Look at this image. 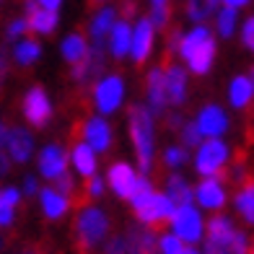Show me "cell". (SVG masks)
<instances>
[{
	"label": "cell",
	"mask_w": 254,
	"mask_h": 254,
	"mask_svg": "<svg viewBox=\"0 0 254 254\" xmlns=\"http://www.w3.org/2000/svg\"><path fill=\"white\" fill-rule=\"evenodd\" d=\"M86 55H88V42L83 34H70V37L63 39V57L70 65H78Z\"/></svg>",
	"instance_id": "25"
},
{
	"label": "cell",
	"mask_w": 254,
	"mask_h": 254,
	"mask_svg": "<svg viewBox=\"0 0 254 254\" xmlns=\"http://www.w3.org/2000/svg\"><path fill=\"white\" fill-rule=\"evenodd\" d=\"M171 226H174V236L179 241H194L202 239V218H200V210L194 205H182L174 210L171 215Z\"/></svg>",
	"instance_id": "6"
},
{
	"label": "cell",
	"mask_w": 254,
	"mask_h": 254,
	"mask_svg": "<svg viewBox=\"0 0 254 254\" xmlns=\"http://www.w3.org/2000/svg\"><path fill=\"white\" fill-rule=\"evenodd\" d=\"M31 148H34V137H31V132H26V127H13V130H8L5 151H8L10 161L26 164L31 158Z\"/></svg>",
	"instance_id": "14"
},
{
	"label": "cell",
	"mask_w": 254,
	"mask_h": 254,
	"mask_svg": "<svg viewBox=\"0 0 254 254\" xmlns=\"http://www.w3.org/2000/svg\"><path fill=\"white\" fill-rule=\"evenodd\" d=\"M127 122H130V137L135 143L137 164H140L143 174H148L151 164H153V117L145 107L135 104V107H130Z\"/></svg>",
	"instance_id": "2"
},
{
	"label": "cell",
	"mask_w": 254,
	"mask_h": 254,
	"mask_svg": "<svg viewBox=\"0 0 254 254\" xmlns=\"http://www.w3.org/2000/svg\"><path fill=\"white\" fill-rule=\"evenodd\" d=\"M241 39H244V44H247V47L254 52V16L247 21V24H244V29H241Z\"/></svg>",
	"instance_id": "41"
},
{
	"label": "cell",
	"mask_w": 254,
	"mask_h": 254,
	"mask_svg": "<svg viewBox=\"0 0 254 254\" xmlns=\"http://www.w3.org/2000/svg\"><path fill=\"white\" fill-rule=\"evenodd\" d=\"M187 158H190L187 148L171 145V148H166V153H164V164L171 166V169H177V166H182V164H187Z\"/></svg>",
	"instance_id": "34"
},
{
	"label": "cell",
	"mask_w": 254,
	"mask_h": 254,
	"mask_svg": "<svg viewBox=\"0 0 254 254\" xmlns=\"http://www.w3.org/2000/svg\"><path fill=\"white\" fill-rule=\"evenodd\" d=\"M24 190H26V194H34V192H37V179H34V177H26Z\"/></svg>",
	"instance_id": "49"
},
{
	"label": "cell",
	"mask_w": 254,
	"mask_h": 254,
	"mask_svg": "<svg viewBox=\"0 0 254 254\" xmlns=\"http://www.w3.org/2000/svg\"><path fill=\"white\" fill-rule=\"evenodd\" d=\"M166 125L171 127V130H179V125H182V117H179L177 112H174V114H169V117H166Z\"/></svg>",
	"instance_id": "48"
},
{
	"label": "cell",
	"mask_w": 254,
	"mask_h": 254,
	"mask_svg": "<svg viewBox=\"0 0 254 254\" xmlns=\"http://www.w3.org/2000/svg\"><path fill=\"white\" fill-rule=\"evenodd\" d=\"M228 158V145L221 137H213V140H202L197 148V158H194V166L202 177H215L221 166Z\"/></svg>",
	"instance_id": "5"
},
{
	"label": "cell",
	"mask_w": 254,
	"mask_h": 254,
	"mask_svg": "<svg viewBox=\"0 0 254 254\" xmlns=\"http://www.w3.org/2000/svg\"><path fill=\"white\" fill-rule=\"evenodd\" d=\"M42 210L47 218L57 221V218H63L67 213V197H63L55 190H42Z\"/></svg>",
	"instance_id": "28"
},
{
	"label": "cell",
	"mask_w": 254,
	"mask_h": 254,
	"mask_svg": "<svg viewBox=\"0 0 254 254\" xmlns=\"http://www.w3.org/2000/svg\"><path fill=\"white\" fill-rule=\"evenodd\" d=\"M130 39H132V26L127 21H114V26L109 31V44H112V55L114 57H125L130 52Z\"/></svg>",
	"instance_id": "23"
},
{
	"label": "cell",
	"mask_w": 254,
	"mask_h": 254,
	"mask_svg": "<svg viewBox=\"0 0 254 254\" xmlns=\"http://www.w3.org/2000/svg\"><path fill=\"white\" fill-rule=\"evenodd\" d=\"M182 140H184L182 148H200L202 135H200V130H197V125H194V122L184 125V127H182Z\"/></svg>",
	"instance_id": "35"
},
{
	"label": "cell",
	"mask_w": 254,
	"mask_h": 254,
	"mask_svg": "<svg viewBox=\"0 0 254 254\" xmlns=\"http://www.w3.org/2000/svg\"><path fill=\"white\" fill-rule=\"evenodd\" d=\"M39 55H42V44L37 39H21L16 44V50H13V57H16V63L18 65H34L39 60Z\"/></svg>",
	"instance_id": "29"
},
{
	"label": "cell",
	"mask_w": 254,
	"mask_h": 254,
	"mask_svg": "<svg viewBox=\"0 0 254 254\" xmlns=\"http://www.w3.org/2000/svg\"><path fill=\"white\" fill-rule=\"evenodd\" d=\"M104 70V55L101 52H91L80 60L78 65H73V80L75 83H94Z\"/></svg>",
	"instance_id": "22"
},
{
	"label": "cell",
	"mask_w": 254,
	"mask_h": 254,
	"mask_svg": "<svg viewBox=\"0 0 254 254\" xmlns=\"http://www.w3.org/2000/svg\"><path fill=\"white\" fill-rule=\"evenodd\" d=\"M247 234L234 228L226 215H213L207 223V252L210 254H247Z\"/></svg>",
	"instance_id": "3"
},
{
	"label": "cell",
	"mask_w": 254,
	"mask_h": 254,
	"mask_svg": "<svg viewBox=\"0 0 254 254\" xmlns=\"http://www.w3.org/2000/svg\"><path fill=\"white\" fill-rule=\"evenodd\" d=\"M26 29L37 34H52L57 29V13L39 8L34 0H26Z\"/></svg>",
	"instance_id": "18"
},
{
	"label": "cell",
	"mask_w": 254,
	"mask_h": 254,
	"mask_svg": "<svg viewBox=\"0 0 254 254\" xmlns=\"http://www.w3.org/2000/svg\"><path fill=\"white\" fill-rule=\"evenodd\" d=\"M215 5H218V0H190L187 13H190V18L194 21V24H202V21H207L213 16Z\"/></svg>",
	"instance_id": "32"
},
{
	"label": "cell",
	"mask_w": 254,
	"mask_h": 254,
	"mask_svg": "<svg viewBox=\"0 0 254 254\" xmlns=\"http://www.w3.org/2000/svg\"><path fill=\"white\" fill-rule=\"evenodd\" d=\"M182 254H200V252H194V249H192V247H190V249H184V252H182Z\"/></svg>",
	"instance_id": "55"
},
{
	"label": "cell",
	"mask_w": 254,
	"mask_h": 254,
	"mask_svg": "<svg viewBox=\"0 0 254 254\" xmlns=\"http://www.w3.org/2000/svg\"><path fill=\"white\" fill-rule=\"evenodd\" d=\"M135 182H137L135 169H132L130 164H125V161H117V164H114V166L109 169V184H112V190L117 192L120 197L130 200Z\"/></svg>",
	"instance_id": "19"
},
{
	"label": "cell",
	"mask_w": 254,
	"mask_h": 254,
	"mask_svg": "<svg viewBox=\"0 0 254 254\" xmlns=\"http://www.w3.org/2000/svg\"><path fill=\"white\" fill-rule=\"evenodd\" d=\"M39 171L47 179H57L67 171V153L60 145H47L39 153Z\"/></svg>",
	"instance_id": "16"
},
{
	"label": "cell",
	"mask_w": 254,
	"mask_h": 254,
	"mask_svg": "<svg viewBox=\"0 0 254 254\" xmlns=\"http://www.w3.org/2000/svg\"><path fill=\"white\" fill-rule=\"evenodd\" d=\"M164 94H166V104L171 101L174 107L187 99V73L179 65H169L164 70Z\"/></svg>",
	"instance_id": "15"
},
{
	"label": "cell",
	"mask_w": 254,
	"mask_h": 254,
	"mask_svg": "<svg viewBox=\"0 0 254 254\" xmlns=\"http://www.w3.org/2000/svg\"><path fill=\"white\" fill-rule=\"evenodd\" d=\"M34 3H37L39 8H44V10H55L57 13V8L63 5V0H34Z\"/></svg>",
	"instance_id": "45"
},
{
	"label": "cell",
	"mask_w": 254,
	"mask_h": 254,
	"mask_svg": "<svg viewBox=\"0 0 254 254\" xmlns=\"http://www.w3.org/2000/svg\"><path fill=\"white\" fill-rule=\"evenodd\" d=\"M101 192H104V182L94 174V177H91V182H88V194H91V197H99Z\"/></svg>",
	"instance_id": "43"
},
{
	"label": "cell",
	"mask_w": 254,
	"mask_h": 254,
	"mask_svg": "<svg viewBox=\"0 0 254 254\" xmlns=\"http://www.w3.org/2000/svg\"><path fill=\"white\" fill-rule=\"evenodd\" d=\"M107 252H109V254H125V236H114V239H109Z\"/></svg>",
	"instance_id": "42"
},
{
	"label": "cell",
	"mask_w": 254,
	"mask_h": 254,
	"mask_svg": "<svg viewBox=\"0 0 254 254\" xmlns=\"http://www.w3.org/2000/svg\"><path fill=\"white\" fill-rule=\"evenodd\" d=\"M107 231H109V218L104 215V210H99V207H86V210L78 215L75 234H78V241L83 249L96 247L99 241L107 236Z\"/></svg>",
	"instance_id": "4"
},
{
	"label": "cell",
	"mask_w": 254,
	"mask_h": 254,
	"mask_svg": "<svg viewBox=\"0 0 254 254\" xmlns=\"http://www.w3.org/2000/svg\"><path fill=\"white\" fill-rule=\"evenodd\" d=\"M169 0H151V8H166Z\"/></svg>",
	"instance_id": "53"
},
{
	"label": "cell",
	"mask_w": 254,
	"mask_h": 254,
	"mask_svg": "<svg viewBox=\"0 0 254 254\" xmlns=\"http://www.w3.org/2000/svg\"><path fill=\"white\" fill-rule=\"evenodd\" d=\"M151 50H153V26H151L148 18H140L132 29L130 55H132V60L140 65V63H145V57L151 55Z\"/></svg>",
	"instance_id": "12"
},
{
	"label": "cell",
	"mask_w": 254,
	"mask_h": 254,
	"mask_svg": "<svg viewBox=\"0 0 254 254\" xmlns=\"http://www.w3.org/2000/svg\"><path fill=\"white\" fill-rule=\"evenodd\" d=\"M182 252H184V247H182V241L174 234L161 239V254H182Z\"/></svg>",
	"instance_id": "37"
},
{
	"label": "cell",
	"mask_w": 254,
	"mask_h": 254,
	"mask_svg": "<svg viewBox=\"0 0 254 254\" xmlns=\"http://www.w3.org/2000/svg\"><path fill=\"white\" fill-rule=\"evenodd\" d=\"M24 31H29L26 29V18H16V21H10V26H8L5 34H8V39H18Z\"/></svg>",
	"instance_id": "40"
},
{
	"label": "cell",
	"mask_w": 254,
	"mask_h": 254,
	"mask_svg": "<svg viewBox=\"0 0 254 254\" xmlns=\"http://www.w3.org/2000/svg\"><path fill=\"white\" fill-rule=\"evenodd\" d=\"M153 194H156L153 184L148 182L145 177H137L135 187H132V194H130V202H132V207L137 210V207H143V205H148V202H151V197H153Z\"/></svg>",
	"instance_id": "31"
},
{
	"label": "cell",
	"mask_w": 254,
	"mask_h": 254,
	"mask_svg": "<svg viewBox=\"0 0 254 254\" xmlns=\"http://www.w3.org/2000/svg\"><path fill=\"white\" fill-rule=\"evenodd\" d=\"M94 3H101V0H94Z\"/></svg>",
	"instance_id": "56"
},
{
	"label": "cell",
	"mask_w": 254,
	"mask_h": 254,
	"mask_svg": "<svg viewBox=\"0 0 254 254\" xmlns=\"http://www.w3.org/2000/svg\"><path fill=\"white\" fill-rule=\"evenodd\" d=\"M21 200V192L13 190V187H5V190H0V205H8V207H16Z\"/></svg>",
	"instance_id": "38"
},
{
	"label": "cell",
	"mask_w": 254,
	"mask_h": 254,
	"mask_svg": "<svg viewBox=\"0 0 254 254\" xmlns=\"http://www.w3.org/2000/svg\"><path fill=\"white\" fill-rule=\"evenodd\" d=\"M252 96H254V88H252V83H249L247 75H236L234 80H231L228 99H231V104H234L236 109H244L247 104L252 101Z\"/></svg>",
	"instance_id": "27"
},
{
	"label": "cell",
	"mask_w": 254,
	"mask_h": 254,
	"mask_svg": "<svg viewBox=\"0 0 254 254\" xmlns=\"http://www.w3.org/2000/svg\"><path fill=\"white\" fill-rule=\"evenodd\" d=\"M83 137H86L83 143L94 153H104V151H109V145H112V127L101 117H91L83 125Z\"/></svg>",
	"instance_id": "13"
},
{
	"label": "cell",
	"mask_w": 254,
	"mask_h": 254,
	"mask_svg": "<svg viewBox=\"0 0 254 254\" xmlns=\"http://www.w3.org/2000/svg\"><path fill=\"white\" fill-rule=\"evenodd\" d=\"M236 210L244 215V221L254 226V182H247L236 194Z\"/></svg>",
	"instance_id": "30"
},
{
	"label": "cell",
	"mask_w": 254,
	"mask_h": 254,
	"mask_svg": "<svg viewBox=\"0 0 254 254\" xmlns=\"http://www.w3.org/2000/svg\"><path fill=\"white\" fill-rule=\"evenodd\" d=\"M114 21H117V10L114 8H101L99 13L94 16V21H91V44H88V50L91 52H101L107 50V44H109V31L114 26Z\"/></svg>",
	"instance_id": "10"
},
{
	"label": "cell",
	"mask_w": 254,
	"mask_h": 254,
	"mask_svg": "<svg viewBox=\"0 0 254 254\" xmlns=\"http://www.w3.org/2000/svg\"><path fill=\"white\" fill-rule=\"evenodd\" d=\"M153 29H164L169 21H171V13H169V5L166 8H151V16H148Z\"/></svg>",
	"instance_id": "36"
},
{
	"label": "cell",
	"mask_w": 254,
	"mask_h": 254,
	"mask_svg": "<svg viewBox=\"0 0 254 254\" xmlns=\"http://www.w3.org/2000/svg\"><path fill=\"white\" fill-rule=\"evenodd\" d=\"M215 21H218V34L221 37H231L236 31V10L234 8H221Z\"/></svg>",
	"instance_id": "33"
},
{
	"label": "cell",
	"mask_w": 254,
	"mask_h": 254,
	"mask_svg": "<svg viewBox=\"0 0 254 254\" xmlns=\"http://www.w3.org/2000/svg\"><path fill=\"white\" fill-rule=\"evenodd\" d=\"M166 197L171 200V205H174V207L192 205V187L184 182V177L171 174L169 182H166Z\"/></svg>",
	"instance_id": "24"
},
{
	"label": "cell",
	"mask_w": 254,
	"mask_h": 254,
	"mask_svg": "<svg viewBox=\"0 0 254 254\" xmlns=\"http://www.w3.org/2000/svg\"><path fill=\"white\" fill-rule=\"evenodd\" d=\"M148 112L153 114H164L166 112V94H164V70L161 67H153L148 73Z\"/></svg>",
	"instance_id": "21"
},
{
	"label": "cell",
	"mask_w": 254,
	"mask_h": 254,
	"mask_svg": "<svg viewBox=\"0 0 254 254\" xmlns=\"http://www.w3.org/2000/svg\"><path fill=\"white\" fill-rule=\"evenodd\" d=\"M5 70H8V65H5V55H0V86H3V80H5Z\"/></svg>",
	"instance_id": "51"
},
{
	"label": "cell",
	"mask_w": 254,
	"mask_h": 254,
	"mask_svg": "<svg viewBox=\"0 0 254 254\" xmlns=\"http://www.w3.org/2000/svg\"><path fill=\"white\" fill-rule=\"evenodd\" d=\"M194 197H197V202L202 207H207V210H218V207H223V202H226L223 184L218 182V177H205L197 184V190H194Z\"/></svg>",
	"instance_id": "17"
},
{
	"label": "cell",
	"mask_w": 254,
	"mask_h": 254,
	"mask_svg": "<svg viewBox=\"0 0 254 254\" xmlns=\"http://www.w3.org/2000/svg\"><path fill=\"white\" fill-rule=\"evenodd\" d=\"M174 210H177V207L171 205V200L166 197V194L156 192L153 197H151V202L143 205V207H137L135 215H137V221L145 223V226H158V223H166V221H171V215H174Z\"/></svg>",
	"instance_id": "8"
},
{
	"label": "cell",
	"mask_w": 254,
	"mask_h": 254,
	"mask_svg": "<svg viewBox=\"0 0 254 254\" xmlns=\"http://www.w3.org/2000/svg\"><path fill=\"white\" fill-rule=\"evenodd\" d=\"M50 114H52V107H50L47 94H44L39 86H34L29 94L24 96V117L34 127H44L47 120H50Z\"/></svg>",
	"instance_id": "11"
},
{
	"label": "cell",
	"mask_w": 254,
	"mask_h": 254,
	"mask_svg": "<svg viewBox=\"0 0 254 254\" xmlns=\"http://www.w3.org/2000/svg\"><path fill=\"white\" fill-rule=\"evenodd\" d=\"M55 182H57V190H55V192H60L63 197H65V194H70V192H73V187H75V184H73V177L67 174V171H65L63 177H57Z\"/></svg>",
	"instance_id": "39"
},
{
	"label": "cell",
	"mask_w": 254,
	"mask_h": 254,
	"mask_svg": "<svg viewBox=\"0 0 254 254\" xmlns=\"http://www.w3.org/2000/svg\"><path fill=\"white\" fill-rule=\"evenodd\" d=\"M247 78H249V83H252V88H254V67H252V73H249Z\"/></svg>",
	"instance_id": "54"
},
{
	"label": "cell",
	"mask_w": 254,
	"mask_h": 254,
	"mask_svg": "<svg viewBox=\"0 0 254 254\" xmlns=\"http://www.w3.org/2000/svg\"><path fill=\"white\" fill-rule=\"evenodd\" d=\"M73 166L78 169V174H83L86 179L96 174V153L91 151L86 143H78L73 148Z\"/></svg>",
	"instance_id": "26"
},
{
	"label": "cell",
	"mask_w": 254,
	"mask_h": 254,
	"mask_svg": "<svg viewBox=\"0 0 254 254\" xmlns=\"http://www.w3.org/2000/svg\"><path fill=\"white\" fill-rule=\"evenodd\" d=\"M125 252L130 254H156V236L153 231L130 226V231L125 234Z\"/></svg>",
	"instance_id": "20"
},
{
	"label": "cell",
	"mask_w": 254,
	"mask_h": 254,
	"mask_svg": "<svg viewBox=\"0 0 254 254\" xmlns=\"http://www.w3.org/2000/svg\"><path fill=\"white\" fill-rule=\"evenodd\" d=\"M122 13H125V18H122V21H127V24H130V16L135 13V3H132V0H125V5H122Z\"/></svg>",
	"instance_id": "47"
},
{
	"label": "cell",
	"mask_w": 254,
	"mask_h": 254,
	"mask_svg": "<svg viewBox=\"0 0 254 254\" xmlns=\"http://www.w3.org/2000/svg\"><path fill=\"white\" fill-rule=\"evenodd\" d=\"M5 140H8V127L0 122V148H5Z\"/></svg>",
	"instance_id": "52"
},
{
	"label": "cell",
	"mask_w": 254,
	"mask_h": 254,
	"mask_svg": "<svg viewBox=\"0 0 254 254\" xmlns=\"http://www.w3.org/2000/svg\"><path fill=\"white\" fill-rule=\"evenodd\" d=\"M223 3H226V8H241V5H247L249 3V0H223Z\"/></svg>",
	"instance_id": "50"
},
{
	"label": "cell",
	"mask_w": 254,
	"mask_h": 254,
	"mask_svg": "<svg viewBox=\"0 0 254 254\" xmlns=\"http://www.w3.org/2000/svg\"><path fill=\"white\" fill-rule=\"evenodd\" d=\"M125 99V80L120 75H104L96 80V88H94V101H96V109L109 114L114 112L122 104Z\"/></svg>",
	"instance_id": "7"
},
{
	"label": "cell",
	"mask_w": 254,
	"mask_h": 254,
	"mask_svg": "<svg viewBox=\"0 0 254 254\" xmlns=\"http://www.w3.org/2000/svg\"><path fill=\"white\" fill-rule=\"evenodd\" d=\"M13 223V207L0 205V226H10Z\"/></svg>",
	"instance_id": "44"
},
{
	"label": "cell",
	"mask_w": 254,
	"mask_h": 254,
	"mask_svg": "<svg viewBox=\"0 0 254 254\" xmlns=\"http://www.w3.org/2000/svg\"><path fill=\"white\" fill-rule=\"evenodd\" d=\"M252 254H254V252H252Z\"/></svg>",
	"instance_id": "57"
},
{
	"label": "cell",
	"mask_w": 254,
	"mask_h": 254,
	"mask_svg": "<svg viewBox=\"0 0 254 254\" xmlns=\"http://www.w3.org/2000/svg\"><path fill=\"white\" fill-rule=\"evenodd\" d=\"M197 130L202 137H207V140H213V137H221L226 130H228V117L226 112L218 107V104H207V107L200 109L197 114Z\"/></svg>",
	"instance_id": "9"
},
{
	"label": "cell",
	"mask_w": 254,
	"mask_h": 254,
	"mask_svg": "<svg viewBox=\"0 0 254 254\" xmlns=\"http://www.w3.org/2000/svg\"><path fill=\"white\" fill-rule=\"evenodd\" d=\"M179 55L190 65L192 73L205 75L215 60V42L205 26H194L190 34H184L179 42Z\"/></svg>",
	"instance_id": "1"
},
{
	"label": "cell",
	"mask_w": 254,
	"mask_h": 254,
	"mask_svg": "<svg viewBox=\"0 0 254 254\" xmlns=\"http://www.w3.org/2000/svg\"><path fill=\"white\" fill-rule=\"evenodd\" d=\"M8 169H10V158L5 153V148H0V177L8 174Z\"/></svg>",
	"instance_id": "46"
}]
</instances>
